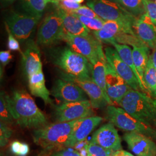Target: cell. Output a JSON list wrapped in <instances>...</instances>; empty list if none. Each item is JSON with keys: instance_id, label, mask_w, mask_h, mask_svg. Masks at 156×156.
Returning a JSON list of instances; mask_svg holds the SVG:
<instances>
[{"instance_id": "obj_39", "label": "cell", "mask_w": 156, "mask_h": 156, "mask_svg": "<svg viewBox=\"0 0 156 156\" xmlns=\"http://www.w3.org/2000/svg\"><path fill=\"white\" fill-rule=\"evenodd\" d=\"M12 59V55L9 50L1 51L0 52V62L1 66L5 67L8 65Z\"/></svg>"}, {"instance_id": "obj_20", "label": "cell", "mask_w": 156, "mask_h": 156, "mask_svg": "<svg viewBox=\"0 0 156 156\" xmlns=\"http://www.w3.org/2000/svg\"><path fill=\"white\" fill-rule=\"evenodd\" d=\"M27 80L31 94L41 98L46 104L53 105V101L50 98V92L45 84V76L42 71L31 75Z\"/></svg>"}, {"instance_id": "obj_40", "label": "cell", "mask_w": 156, "mask_h": 156, "mask_svg": "<svg viewBox=\"0 0 156 156\" xmlns=\"http://www.w3.org/2000/svg\"><path fill=\"white\" fill-rule=\"evenodd\" d=\"M23 143L17 140L12 142L10 146V149L12 153L16 156H19L22 148Z\"/></svg>"}, {"instance_id": "obj_36", "label": "cell", "mask_w": 156, "mask_h": 156, "mask_svg": "<svg viewBox=\"0 0 156 156\" xmlns=\"http://www.w3.org/2000/svg\"><path fill=\"white\" fill-rule=\"evenodd\" d=\"M5 28L6 32L8 33V48L9 50L12 51H18L21 53V55H22L23 52L20 49V45L18 41L13 36L10 30L6 24Z\"/></svg>"}, {"instance_id": "obj_35", "label": "cell", "mask_w": 156, "mask_h": 156, "mask_svg": "<svg viewBox=\"0 0 156 156\" xmlns=\"http://www.w3.org/2000/svg\"><path fill=\"white\" fill-rule=\"evenodd\" d=\"M56 5L66 12L76 10L81 6L80 4L73 0H59Z\"/></svg>"}, {"instance_id": "obj_4", "label": "cell", "mask_w": 156, "mask_h": 156, "mask_svg": "<svg viewBox=\"0 0 156 156\" xmlns=\"http://www.w3.org/2000/svg\"><path fill=\"white\" fill-rule=\"evenodd\" d=\"M51 60L66 74L76 78L92 79V64L86 57L73 51L69 47L54 50Z\"/></svg>"}, {"instance_id": "obj_47", "label": "cell", "mask_w": 156, "mask_h": 156, "mask_svg": "<svg viewBox=\"0 0 156 156\" xmlns=\"http://www.w3.org/2000/svg\"><path fill=\"white\" fill-rule=\"evenodd\" d=\"M154 1H155V2L156 3V0H154Z\"/></svg>"}, {"instance_id": "obj_25", "label": "cell", "mask_w": 156, "mask_h": 156, "mask_svg": "<svg viewBox=\"0 0 156 156\" xmlns=\"http://www.w3.org/2000/svg\"><path fill=\"white\" fill-rule=\"evenodd\" d=\"M149 51V48L147 46L142 47H133V58L134 64L143 81L144 75L150 57Z\"/></svg>"}, {"instance_id": "obj_28", "label": "cell", "mask_w": 156, "mask_h": 156, "mask_svg": "<svg viewBox=\"0 0 156 156\" xmlns=\"http://www.w3.org/2000/svg\"><path fill=\"white\" fill-rule=\"evenodd\" d=\"M122 6L136 17H140L145 13L143 0H111Z\"/></svg>"}, {"instance_id": "obj_45", "label": "cell", "mask_w": 156, "mask_h": 156, "mask_svg": "<svg viewBox=\"0 0 156 156\" xmlns=\"http://www.w3.org/2000/svg\"><path fill=\"white\" fill-rule=\"evenodd\" d=\"M58 1H59V0H51V3L53 4H55V5H56V4L58 2Z\"/></svg>"}, {"instance_id": "obj_43", "label": "cell", "mask_w": 156, "mask_h": 156, "mask_svg": "<svg viewBox=\"0 0 156 156\" xmlns=\"http://www.w3.org/2000/svg\"><path fill=\"white\" fill-rule=\"evenodd\" d=\"M16 0H1L2 4L5 6L9 5L13 3Z\"/></svg>"}, {"instance_id": "obj_42", "label": "cell", "mask_w": 156, "mask_h": 156, "mask_svg": "<svg viewBox=\"0 0 156 156\" xmlns=\"http://www.w3.org/2000/svg\"><path fill=\"white\" fill-rule=\"evenodd\" d=\"M151 57L153 66H154V67L156 68V45L155 46L154 49L153 50V53L151 55Z\"/></svg>"}, {"instance_id": "obj_3", "label": "cell", "mask_w": 156, "mask_h": 156, "mask_svg": "<svg viewBox=\"0 0 156 156\" xmlns=\"http://www.w3.org/2000/svg\"><path fill=\"white\" fill-rule=\"evenodd\" d=\"M78 120L69 122L48 123L44 127L35 129L33 133L34 142L45 151H59L67 148Z\"/></svg>"}, {"instance_id": "obj_8", "label": "cell", "mask_w": 156, "mask_h": 156, "mask_svg": "<svg viewBox=\"0 0 156 156\" xmlns=\"http://www.w3.org/2000/svg\"><path fill=\"white\" fill-rule=\"evenodd\" d=\"M41 17L11 11L5 17V24L16 39L24 41L28 39Z\"/></svg>"}, {"instance_id": "obj_2", "label": "cell", "mask_w": 156, "mask_h": 156, "mask_svg": "<svg viewBox=\"0 0 156 156\" xmlns=\"http://www.w3.org/2000/svg\"><path fill=\"white\" fill-rule=\"evenodd\" d=\"M119 105L131 116L156 129V98L149 94L131 89Z\"/></svg>"}, {"instance_id": "obj_41", "label": "cell", "mask_w": 156, "mask_h": 156, "mask_svg": "<svg viewBox=\"0 0 156 156\" xmlns=\"http://www.w3.org/2000/svg\"><path fill=\"white\" fill-rule=\"evenodd\" d=\"M112 156H135L127 151L120 150L113 153Z\"/></svg>"}, {"instance_id": "obj_24", "label": "cell", "mask_w": 156, "mask_h": 156, "mask_svg": "<svg viewBox=\"0 0 156 156\" xmlns=\"http://www.w3.org/2000/svg\"><path fill=\"white\" fill-rule=\"evenodd\" d=\"M111 45L114 46L115 49L117 51L118 54L119 55L121 58L126 64H127L128 66L130 67V68L134 72L135 75L136 76L140 83L141 90L143 92L149 94V93L142 79L140 76V74L138 72V70L134 64L133 58V50L131 49V48L128 45L120 44L115 42H113Z\"/></svg>"}, {"instance_id": "obj_44", "label": "cell", "mask_w": 156, "mask_h": 156, "mask_svg": "<svg viewBox=\"0 0 156 156\" xmlns=\"http://www.w3.org/2000/svg\"><path fill=\"white\" fill-rule=\"evenodd\" d=\"M73 1H75V2H78L79 4H81V3H82L84 1V0H73Z\"/></svg>"}, {"instance_id": "obj_34", "label": "cell", "mask_w": 156, "mask_h": 156, "mask_svg": "<svg viewBox=\"0 0 156 156\" xmlns=\"http://www.w3.org/2000/svg\"><path fill=\"white\" fill-rule=\"evenodd\" d=\"M145 13L148 16L155 25H156V3L154 1L143 0Z\"/></svg>"}, {"instance_id": "obj_13", "label": "cell", "mask_w": 156, "mask_h": 156, "mask_svg": "<svg viewBox=\"0 0 156 156\" xmlns=\"http://www.w3.org/2000/svg\"><path fill=\"white\" fill-rule=\"evenodd\" d=\"M105 55L108 62L132 89L141 90L134 72L121 58L115 49L107 47L105 49Z\"/></svg>"}, {"instance_id": "obj_14", "label": "cell", "mask_w": 156, "mask_h": 156, "mask_svg": "<svg viewBox=\"0 0 156 156\" xmlns=\"http://www.w3.org/2000/svg\"><path fill=\"white\" fill-rule=\"evenodd\" d=\"M108 151L113 152L122 149V140L112 123H106L93 135L91 141Z\"/></svg>"}, {"instance_id": "obj_6", "label": "cell", "mask_w": 156, "mask_h": 156, "mask_svg": "<svg viewBox=\"0 0 156 156\" xmlns=\"http://www.w3.org/2000/svg\"><path fill=\"white\" fill-rule=\"evenodd\" d=\"M105 116L110 123L123 131L138 133L151 138H156V129L140 122L122 108L108 105L106 108Z\"/></svg>"}, {"instance_id": "obj_19", "label": "cell", "mask_w": 156, "mask_h": 156, "mask_svg": "<svg viewBox=\"0 0 156 156\" xmlns=\"http://www.w3.org/2000/svg\"><path fill=\"white\" fill-rule=\"evenodd\" d=\"M156 27L146 13L138 18L133 26L137 37L153 50L156 45Z\"/></svg>"}, {"instance_id": "obj_5", "label": "cell", "mask_w": 156, "mask_h": 156, "mask_svg": "<svg viewBox=\"0 0 156 156\" xmlns=\"http://www.w3.org/2000/svg\"><path fill=\"white\" fill-rule=\"evenodd\" d=\"M87 5L105 21H116L123 25L133 35V26L138 19L121 5L111 0H90Z\"/></svg>"}, {"instance_id": "obj_27", "label": "cell", "mask_w": 156, "mask_h": 156, "mask_svg": "<svg viewBox=\"0 0 156 156\" xmlns=\"http://www.w3.org/2000/svg\"><path fill=\"white\" fill-rule=\"evenodd\" d=\"M20 4L25 13L39 17L42 16L47 5L43 0H20Z\"/></svg>"}, {"instance_id": "obj_48", "label": "cell", "mask_w": 156, "mask_h": 156, "mask_svg": "<svg viewBox=\"0 0 156 156\" xmlns=\"http://www.w3.org/2000/svg\"><path fill=\"white\" fill-rule=\"evenodd\" d=\"M151 1H154V0H151Z\"/></svg>"}, {"instance_id": "obj_18", "label": "cell", "mask_w": 156, "mask_h": 156, "mask_svg": "<svg viewBox=\"0 0 156 156\" xmlns=\"http://www.w3.org/2000/svg\"><path fill=\"white\" fill-rule=\"evenodd\" d=\"M102 121L103 118L100 116H90L78 119L69 140L67 148H73L79 142L86 140Z\"/></svg>"}, {"instance_id": "obj_30", "label": "cell", "mask_w": 156, "mask_h": 156, "mask_svg": "<svg viewBox=\"0 0 156 156\" xmlns=\"http://www.w3.org/2000/svg\"><path fill=\"white\" fill-rule=\"evenodd\" d=\"M115 42L123 45H131L133 46V47H142L147 46L137 37V35L124 33H120L117 35L115 38Z\"/></svg>"}, {"instance_id": "obj_11", "label": "cell", "mask_w": 156, "mask_h": 156, "mask_svg": "<svg viewBox=\"0 0 156 156\" xmlns=\"http://www.w3.org/2000/svg\"><path fill=\"white\" fill-rule=\"evenodd\" d=\"M62 79L76 84L83 90L84 91L89 97L93 108L101 109L108 105H112L102 90L92 79L76 78L64 73H62Z\"/></svg>"}, {"instance_id": "obj_9", "label": "cell", "mask_w": 156, "mask_h": 156, "mask_svg": "<svg viewBox=\"0 0 156 156\" xmlns=\"http://www.w3.org/2000/svg\"><path fill=\"white\" fill-rule=\"evenodd\" d=\"M64 33L62 20L57 11L48 15L39 27L37 43L42 46H50L62 40Z\"/></svg>"}, {"instance_id": "obj_21", "label": "cell", "mask_w": 156, "mask_h": 156, "mask_svg": "<svg viewBox=\"0 0 156 156\" xmlns=\"http://www.w3.org/2000/svg\"><path fill=\"white\" fill-rule=\"evenodd\" d=\"M56 11L62 17L64 30L66 33L78 36H87L90 34L89 29L78 17L58 7Z\"/></svg>"}, {"instance_id": "obj_29", "label": "cell", "mask_w": 156, "mask_h": 156, "mask_svg": "<svg viewBox=\"0 0 156 156\" xmlns=\"http://www.w3.org/2000/svg\"><path fill=\"white\" fill-rule=\"evenodd\" d=\"M0 119L1 122L7 124H12L15 121L8 102V95L4 91L1 92L0 95Z\"/></svg>"}, {"instance_id": "obj_49", "label": "cell", "mask_w": 156, "mask_h": 156, "mask_svg": "<svg viewBox=\"0 0 156 156\" xmlns=\"http://www.w3.org/2000/svg\"></svg>"}, {"instance_id": "obj_15", "label": "cell", "mask_w": 156, "mask_h": 156, "mask_svg": "<svg viewBox=\"0 0 156 156\" xmlns=\"http://www.w3.org/2000/svg\"><path fill=\"white\" fill-rule=\"evenodd\" d=\"M123 139L136 156H156V144L151 138L135 132H127Z\"/></svg>"}, {"instance_id": "obj_10", "label": "cell", "mask_w": 156, "mask_h": 156, "mask_svg": "<svg viewBox=\"0 0 156 156\" xmlns=\"http://www.w3.org/2000/svg\"><path fill=\"white\" fill-rule=\"evenodd\" d=\"M94 114L90 101L66 102L55 106L54 116L57 122H69L92 116Z\"/></svg>"}, {"instance_id": "obj_26", "label": "cell", "mask_w": 156, "mask_h": 156, "mask_svg": "<svg viewBox=\"0 0 156 156\" xmlns=\"http://www.w3.org/2000/svg\"><path fill=\"white\" fill-rule=\"evenodd\" d=\"M144 82L149 94L156 98V69L150 55L144 75Z\"/></svg>"}, {"instance_id": "obj_32", "label": "cell", "mask_w": 156, "mask_h": 156, "mask_svg": "<svg viewBox=\"0 0 156 156\" xmlns=\"http://www.w3.org/2000/svg\"><path fill=\"white\" fill-rule=\"evenodd\" d=\"M86 150L88 156H112L113 153L90 141L87 146Z\"/></svg>"}, {"instance_id": "obj_1", "label": "cell", "mask_w": 156, "mask_h": 156, "mask_svg": "<svg viewBox=\"0 0 156 156\" xmlns=\"http://www.w3.org/2000/svg\"><path fill=\"white\" fill-rule=\"evenodd\" d=\"M8 102L13 117L20 127L37 129L48 124L45 114L26 90H15L8 95Z\"/></svg>"}, {"instance_id": "obj_16", "label": "cell", "mask_w": 156, "mask_h": 156, "mask_svg": "<svg viewBox=\"0 0 156 156\" xmlns=\"http://www.w3.org/2000/svg\"><path fill=\"white\" fill-rule=\"evenodd\" d=\"M107 94L114 103L120 104L124 95L132 89L107 62L106 66Z\"/></svg>"}, {"instance_id": "obj_33", "label": "cell", "mask_w": 156, "mask_h": 156, "mask_svg": "<svg viewBox=\"0 0 156 156\" xmlns=\"http://www.w3.org/2000/svg\"><path fill=\"white\" fill-rule=\"evenodd\" d=\"M12 134V129L6 123L2 122L0 123V144L1 147L6 145L8 140Z\"/></svg>"}, {"instance_id": "obj_22", "label": "cell", "mask_w": 156, "mask_h": 156, "mask_svg": "<svg viewBox=\"0 0 156 156\" xmlns=\"http://www.w3.org/2000/svg\"><path fill=\"white\" fill-rule=\"evenodd\" d=\"M120 33L132 34L121 23L110 20L105 21L103 27L99 31L93 32V34L95 37L100 42L112 44L113 42H115L116 37Z\"/></svg>"}, {"instance_id": "obj_7", "label": "cell", "mask_w": 156, "mask_h": 156, "mask_svg": "<svg viewBox=\"0 0 156 156\" xmlns=\"http://www.w3.org/2000/svg\"><path fill=\"white\" fill-rule=\"evenodd\" d=\"M62 40L66 42L68 47L73 51L86 57L91 64L104 52L101 42L90 34L87 36H78L64 31Z\"/></svg>"}, {"instance_id": "obj_23", "label": "cell", "mask_w": 156, "mask_h": 156, "mask_svg": "<svg viewBox=\"0 0 156 156\" xmlns=\"http://www.w3.org/2000/svg\"><path fill=\"white\" fill-rule=\"evenodd\" d=\"M106 64L107 60L105 52L104 51L103 53H101L94 62L92 64V79L100 87L101 89L102 90L108 100L111 102L112 105H113V102L109 98L107 94L106 84Z\"/></svg>"}, {"instance_id": "obj_37", "label": "cell", "mask_w": 156, "mask_h": 156, "mask_svg": "<svg viewBox=\"0 0 156 156\" xmlns=\"http://www.w3.org/2000/svg\"><path fill=\"white\" fill-rule=\"evenodd\" d=\"M69 13L78 15L83 16L92 17V18H98V16L95 12L93 11L89 6H81L79 9L74 11L67 12Z\"/></svg>"}, {"instance_id": "obj_46", "label": "cell", "mask_w": 156, "mask_h": 156, "mask_svg": "<svg viewBox=\"0 0 156 156\" xmlns=\"http://www.w3.org/2000/svg\"><path fill=\"white\" fill-rule=\"evenodd\" d=\"M46 4H48L49 2H51V0H43Z\"/></svg>"}, {"instance_id": "obj_17", "label": "cell", "mask_w": 156, "mask_h": 156, "mask_svg": "<svg viewBox=\"0 0 156 156\" xmlns=\"http://www.w3.org/2000/svg\"><path fill=\"white\" fill-rule=\"evenodd\" d=\"M22 65L23 73L27 78L31 75L42 71L41 53L37 43L29 40L22 55Z\"/></svg>"}, {"instance_id": "obj_38", "label": "cell", "mask_w": 156, "mask_h": 156, "mask_svg": "<svg viewBox=\"0 0 156 156\" xmlns=\"http://www.w3.org/2000/svg\"><path fill=\"white\" fill-rule=\"evenodd\" d=\"M49 156H81L78 151L71 148L63 149L53 152Z\"/></svg>"}, {"instance_id": "obj_12", "label": "cell", "mask_w": 156, "mask_h": 156, "mask_svg": "<svg viewBox=\"0 0 156 156\" xmlns=\"http://www.w3.org/2000/svg\"><path fill=\"white\" fill-rule=\"evenodd\" d=\"M51 94L62 103L88 100L87 94L81 87L62 79L56 80L51 89Z\"/></svg>"}, {"instance_id": "obj_31", "label": "cell", "mask_w": 156, "mask_h": 156, "mask_svg": "<svg viewBox=\"0 0 156 156\" xmlns=\"http://www.w3.org/2000/svg\"><path fill=\"white\" fill-rule=\"evenodd\" d=\"M72 15L78 17L87 28L90 30L93 31V32L100 30L103 27V26L105 22V20H102L100 17L92 18V17L83 16L78 15H74V14H72Z\"/></svg>"}]
</instances>
